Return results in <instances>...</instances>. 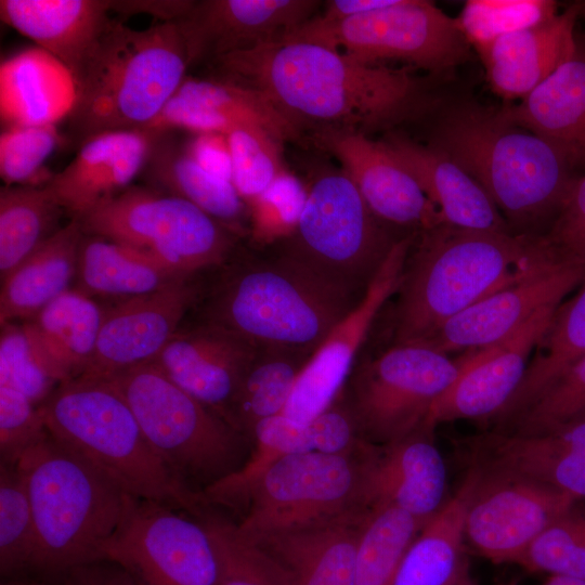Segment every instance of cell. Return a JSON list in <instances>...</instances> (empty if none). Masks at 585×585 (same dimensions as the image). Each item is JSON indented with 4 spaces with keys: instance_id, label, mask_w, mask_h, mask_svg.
I'll return each instance as SVG.
<instances>
[{
    "instance_id": "6da1fadb",
    "label": "cell",
    "mask_w": 585,
    "mask_h": 585,
    "mask_svg": "<svg viewBox=\"0 0 585 585\" xmlns=\"http://www.w3.org/2000/svg\"><path fill=\"white\" fill-rule=\"evenodd\" d=\"M217 77L262 92L301 131H365L418 117L428 100L407 68H389L317 43L277 40L213 60Z\"/></svg>"
},
{
    "instance_id": "7a4b0ae2",
    "label": "cell",
    "mask_w": 585,
    "mask_h": 585,
    "mask_svg": "<svg viewBox=\"0 0 585 585\" xmlns=\"http://www.w3.org/2000/svg\"><path fill=\"white\" fill-rule=\"evenodd\" d=\"M396 291L393 343H417L479 300L556 259L540 237L445 223L416 233Z\"/></svg>"
},
{
    "instance_id": "3957f363",
    "label": "cell",
    "mask_w": 585,
    "mask_h": 585,
    "mask_svg": "<svg viewBox=\"0 0 585 585\" xmlns=\"http://www.w3.org/2000/svg\"><path fill=\"white\" fill-rule=\"evenodd\" d=\"M429 145L480 184L519 236H543L576 179L573 165L550 142L477 105L447 113Z\"/></svg>"
},
{
    "instance_id": "277c9868",
    "label": "cell",
    "mask_w": 585,
    "mask_h": 585,
    "mask_svg": "<svg viewBox=\"0 0 585 585\" xmlns=\"http://www.w3.org/2000/svg\"><path fill=\"white\" fill-rule=\"evenodd\" d=\"M192 65L177 22L134 29L112 20L77 77L69 132L77 143L100 133L143 130L177 92Z\"/></svg>"
},
{
    "instance_id": "5b68a950",
    "label": "cell",
    "mask_w": 585,
    "mask_h": 585,
    "mask_svg": "<svg viewBox=\"0 0 585 585\" xmlns=\"http://www.w3.org/2000/svg\"><path fill=\"white\" fill-rule=\"evenodd\" d=\"M15 465L35 522L34 578L105 559L107 544L138 498L48 431Z\"/></svg>"
},
{
    "instance_id": "8992f818",
    "label": "cell",
    "mask_w": 585,
    "mask_h": 585,
    "mask_svg": "<svg viewBox=\"0 0 585 585\" xmlns=\"http://www.w3.org/2000/svg\"><path fill=\"white\" fill-rule=\"evenodd\" d=\"M48 433L128 494L196 516L198 493L180 482L144 437L129 404L107 379L77 376L39 405Z\"/></svg>"
},
{
    "instance_id": "52a82bcc",
    "label": "cell",
    "mask_w": 585,
    "mask_h": 585,
    "mask_svg": "<svg viewBox=\"0 0 585 585\" xmlns=\"http://www.w3.org/2000/svg\"><path fill=\"white\" fill-rule=\"evenodd\" d=\"M354 303L277 258L229 276L210 300L207 323L256 348L313 353Z\"/></svg>"
},
{
    "instance_id": "ba28073f",
    "label": "cell",
    "mask_w": 585,
    "mask_h": 585,
    "mask_svg": "<svg viewBox=\"0 0 585 585\" xmlns=\"http://www.w3.org/2000/svg\"><path fill=\"white\" fill-rule=\"evenodd\" d=\"M399 238L368 209L342 170L318 173L278 258L356 302Z\"/></svg>"
},
{
    "instance_id": "9c48e42d",
    "label": "cell",
    "mask_w": 585,
    "mask_h": 585,
    "mask_svg": "<svg viewBox=\"0 0 585 585\" xmlns=\"http://www.w3.org/2000/svg\"><path fill=\"white\" fill-rule=\"evenodd\" d=\"M107 380L129 404L155 453L192 491V483L202 485L203 491L244 464L246 437L154 362L125 369Z\"/></svg>"
},
{
    "instance_id": "30bf717a",
    "label": "cell",
    "mask_w": 585,
    "mask_h": 585,
    "mask_svg": "<svg viewBox=\"0 0 585 585\" xmlns=\"http://www.w3.org/2000/svg\"><path fill=\"white\" fill-rule=\"evenodd\" d=\"M76 220L83 234L142 251L184 277L223 263L238 238L192 203L150 185H130Z\"/></svg>"
},
{
    "instance_id": "8fae6325",
    "label": "cell",
    "mask_w": 585,
    "mask_h": 585,
    "mask_svg": "<svg viewBox=\"0 0 585 585\" xmlns=\"http://www.w3.org/2000/svg\"><path fill=\"white\" fill-rule=\"evenodd\" d=\"M466 362V353L453 360L422 343L393 344L364 362L350 375L346 400L361 439L382 445L424 429Z\"/></svg>"
},
{
    "instance_id": "7c38bea8",
    "label": "cell",
    "mask_w": 585,
    "mask_h": 585,
    "mask_svg": "<svg viewBox=\"0 0 585 585\" xmlns=\"http://www.w3.org/2000/svg\"><path fill=\"white\" fill-rule=\"evenodd\" d=\"M314 16L281 40L317 43L370 64L403 61L432 74L447 73L470 56L456 18L430 1L395 0L333 24Z\"/></svg>"
},
{
    "instance_id": "4fadbf2b",
    "label": "cell",
    "mask_w": 585,
    "mask_h": 585,
    "mask_svg": "<svg viewBox=\"0 0 585 585\" xmlns=\"http://www.w3.org/2000/svg\"><path fill=\"white\" fill-rule=\"evenodd\" d=\"M358 489L356 453L291 454L273 465L255 485L246 514L236 526L244 537L256 541L327 521L359 509Z\"/></svg>"
},
{
    "instance_id": "5bb4252c",
    "label": "cell",
    "mask_w": 585,
    "mask_h": 585,
    "mask_svg": "<svg viewBox=\"0 0 585 585\" xmlns=\"http://www.w3.org/2000/svg\"><path fill=\"white\" fill-rule=\"evenodd\" d=\"M105 559L142 585L217 584V558L203 523L153 500L133 502L105 548Z\"/></svg>"
},
{
    "instance_id": "9a60e30c",
    "label": "cell",
    "mask_w": 585,
    "mask_h": 585,
    "mask_svg": "<svg viewBox=\"0 0 585 585\" xmlns=\"http://www.w3.org/2000/svg\"><path fill=\"white\" fill-rule=\"evenodd\" d=\"M476 468L480 477L467 508L465 537L493 563H517L534 540L578 502L528 478Z\"/></svg>"
},
{
    "instance_id": "2e32d148",
    "label": "cell",
    "mask_w": 585,
    "mask_h": 585,
    "mask_svg": "<svg viewBox=\"0 0 585 585\" xmlns=\"http://www.w3.org/2000/svg\"><path fill=\"white\" fill-rule=\"evenodd\" d=\"M415 234L396 240L361 298L311 354L283 412L285 416L306 424L338 400L373 323L400 287Z\"/></svg>"
},
{
    "instance_id": "e0dca14e",
    "label": "cell",
    "mask_w": 585,
    "mask_h": 585,
    "mask_svg": "<svg viewBox=\"0 0 585 585\" xmlns=\"http://www.w3.org/2000/svg\"><path fill=\"white\" fill-rule=\"evenodd\" d=\"M585 278V266L554 259L452 317L421 342L440 352H478L498 346L540 310L562 303Z\"/></svg>"
},
{
    "instance_id": "ac0fdd59",
    "label": "cell",
    "mask_w": 585,
    "mask_h": 585,
    "mask_svg": "<svg viewBox=\"0 0 585 585\" xmlns=\"http://www.w3.org/2000/svg\"><path fill=\"white\" fill-rule=\"evenodd\" d=\"M311 142L338 160L368 209L385 225L420 232L443 223L438 208L385 142L335 127L313 130Z\"/></svg>"
},
{
    "instance_id": "d6986e66",
    "label": "cell",
    "mask_w": 585,
    "mask_h": 585,
    "mask_svg": "<svg viewBox=\"0 0 585 585\" xmlns=\"http://www.w3.org/2000/svg\"><path fill=\"white\" fill-rule=\"evenodd\" d=\"M432 433L424 428L388 444L362 442L356 452L359 509L395 507L427 522L442 507L446 466Z\"/></svg>"
},
{
    "instance_id": "ffe728a7",
    "label": "cell",
    "mask_w": 585,
    "mask_h": 585,
    "mask_svg": "<svg viewBox=\"0 0 585 585\" xmlns=\"http://www.w3.org/2000/svg\"><path fill=\"white\" fill-rule=\"evenodd\" d=\"M196 295L191 277H180L104 309L95 349L79 376L107 379L153 362L179 332Z\"/></svg>"
},
{
    "instance_id": "44dd1931",
    "label": "cell",
    "mask_w": 585,
    "mask_h": 585,
    "mask_svg": "<svg viewBox=\"0 0 585 585\" xmlns=\"http://www.w3.org/2000/svg\"><path fill=\"white\" fill-rule=\"evenodd\" d=\"M560 304L540 310L500 344L466 353L464 369L434 402L425 428L433 431L443 422L498 416L519 388L534 348Z\"/></svg>"
},
{
    "instance_id": "7402d4cb",
    "label": "cell",
    "mask_w": 585,
    "mask_h": 585,
    "mask_svg": "<svg viewBox=\"0 0 585 585\" xmlns=\"http://www.w3.org/2000/svg\"><path fill=\"white\" fill-rule=\"evenodd\" d=\"M320 5L316 0H204L177 23L194 64L281 40L316 15Z\"/></svg>"
},
{
    "instance_id": "603a6c76",
    "label": "cell",
    "mask_w": 585,
    "mask_h": 585,
    "mask_svg": "<svg viewBox=\"0 0 585 585\" xmlns=\"http://www.w3.org/2000/svg\"><path fill=\"white\" fill-rule=\"evenodd\" d=\"M246 125L262 128L283 143L300 141L303 134L262 92L220 77H185L162 110L143 130L226 134Z\"/></svg>"
},
{
    "instance_id": "cb8c5ba5",
    "label": "cell",
    "mask_w": 585,
    "mask_h": 585,
    "mask_svg": "<svg viewBox=\"0 0 585 585\" xmlns=\"http://www.w3.org/2000/svg\"><path fill=\"white\" fill-rule=\"evenodd\" d=\"M257 348L210 323L179 330L153 361L183 390L229 422V411Z\"/></svg>"
},
{
    "instance_id": "d4e9b609",
    "label": "cell",
    "mask_w": 585,
    "mask_h": 585,
    "mask_svg": "<svg viewBox=\"0 0 585 585\" xmlns=\"http://www.w3.org/2000/svg\"><path fill=\"white\" fill-rule=\"evenodd\" d=\"M583 4L540 25L504 35L477 50L492 90L523 99L576 52L574 26Z\"/></svg>"
},
{
    "instance_id": "484cf974",
    "label": "cell",
    "mask_w": 585,
    "mask_h": 585,
    "mask_svg": "<svg viewBox=\"0 0 585 585\" xmlns=\"http://www.w3.org/2000/svg\"><path fill=\"white\" fill-rule=\"evenodd\" d=\"M367 515L353 509L251 542L287 572L294 585H354L358 544Z\"/></svg>"
},
{
    "instance_id": "4316f807",
    "label": "cell",
    "mask_w": 585,
    "mask_h": 585,
    "mask_svg": "<svg viewBox=\"0 0 585 585\" xmlns=\"http://www.w3.org/2000/svg\"><path fill=\"white\" fill-rule=\"evenodd\" d=\"M112 0H1V21L61 61L75 79L105 30Z\"/></svg>"
},
{
    "instance_id": "83f0119b",
    "label": "cell",
    "mask_w": 585,
    "mask_h": 585,
    "mask_svg": "<svg viewBox=\"0 0 585 585\" xmlns=\"http://www.w3.org/2000/svg\"><path fill=\"white\" fill-rule=\"evenodd\" d=\"M384 142L438 208L443 223L514 234L485 191L448 156L395 134Z\"/></svg>"
},
{
    "instance_id": "f1b7e54d",
    "label": "cell",
    "mask_w": 585,
    "mask_h": 585,
    "mask_svg": "<svg viewBox=\"0 0 585 585\" xmlns=\"http://www.w3.org/2000/svg\"><path fill=\"white\" fill-rule=\"evenodd\" d=\"M470 465L528 478L585 498V451L564 446L550 432L517 434L497 430L464 441Z\"/></svg>"
},
{
    "instance_id": "f546056e",
    "label": "cell",
    "mask_w": 585,
    "mask_h": 585,
    "mask_svg": "<svg viewBox=\"0 0 585 585\" xmlns=\"http://www.w3.org/2000/svg\"><path fill=\"white\" fill-rule=\"evenodd\" d=\"M497 112L506 121L550 142L573 166L585 164V52L577 48L519 104Z\"/></svg>"
},
{
    "instance_id": "4dcf8cb0",
    "label": "cell",
    "mask_w": 585,
    "mask_h": 585,
    "mask_svg": "<svg viewBox=\"0 0 585 585\" xmlns=\"http://www.w3.org/2000/svg\"><path fill=\"white\" fill-rule=\"evenodd\" d=\"M76 95L70 70L39 47L1 63L0 112L8 127L56 125L69 116Z\"/></svg>"
},
{
    "instance_id": "1f68e13d",
    "label": "cell",
    "mask_w": 585,
    "mask_h": 585,
    "mask_svg": "<svg viewBox=\"0 0 585 585\" xmlns=\"http://www.w3.org/2000/svg\"><path fill=\"white\" fill-rule=\"evenodd\" d=\"M480 472L470 466L458 489L424 524L391 585H455L469 574L465 556L467 508Z\"/></svg>"
},
{
    "instance_id": "d6a6232c",
    "label": "cell",
    "mask_w": 585,
    "mask_h": 585,
    "mask_svg": "<svg viewBox=\"0 0 585 585\" xmlns=\"http://www.w3.org/2000/svg\"><path fill=\"white\" fill-rule=\"evenodd\" d=\"M82 236L79 221L70 219L1 280V325L32 318L70 289Z\"/></svg>"
},
{
    "instance_id": "836d02e7",
    "label": "cell",
    "mask_w": 585,
    "mask_h": 585,
    "mask_svg": "<svg viewBox=\"0 0 585 585\" xmlns=\"http://www.w3.org/2000/svg\"><path fill=\"white\" fill-rule=\"evenodd\" d=\"M154 133L143 169L150 186L192 203L238 237L247 234L248 207L232 182L204 169L188 154L184 143L169 138V132Z\"/></svg>"
},
{
    "instance_id": "e575fe53",
    "label": "cell",
    "mask_w": 585,
    "mask_h": 585,
    "mask_svg": "<svg viewBox=\"0 0 585 585\" xmlns=\"http://www.w3.org/2000/svg\"><path fill=\"white\" fill-rule=\"evenodd\" d=\"M104 309L75 288L57 297L22 325L58 384L79 376L89 363Z\"/></svg>"
},
{
    "instance_id": "d590c367",
    "label": "cell",
    "mask_w": 585,
    "mask_h": 585,
    "mask_svg": "<svg viewBox=\"0 0 585 585\" xmlns=\"http://www.w3.org/2000/svg\"><path fill=\"white\" fill-rule=\"evenodd\" d=\"M180 277L184 276L142 251L104 237L82 236L75 289L88 297L130 298Z\"/></svg>"
},
{
    "instance_id": "8d00e7d4",
    "label": "cell",
    "mask_w": 585,
    "mask_h": 585,
    "mask_svg": "<svg viewBox=\"0 0 585 585\" xmlns=\"http://www.w3.org/2000/svg\"><path fill=\"white\" fill-rule=\"evenodd\" d=\"M585 356V278L577 292L561 303L536 343L525 375L505 408L497 428L524 410L544 390Z\"/></svg>"
},
{
    "instance_id": "74e56055",
    "label": "cell",
    "mask_w": 585,
    "mask_h": 585,
    "mask_svg": "<svg viewBox=\"0 0 585 585\" xmlns=\"http://www.w3.org/2000/svg\"><path fill=\"white\" fill-rule=\"evenodd\" d=\"M311 354L289 348H257L230 406L229 422L251 437L260 421L283 414Z\"/></svg>"
},
{
    "instance_id": "f35d334b",
    "label": "cell",
    "mask_w": 585,
    "mask_h": 585,
    "mask_svg": "<svg viewBox=\"0 0 585 585\" xmlns=\"http://www.w3.org/2000/svg\"><path fill=\"white\" fill-rule=\"evenodd\" d=\"M250 438L253 447L248 459L198 493L203 505L246 506L251 490L273 465L288 455L313 451L309 424L284 414L260 421Z\"/></svg>"
},
{
    "instance_id": "ab89813d",
    "label": "cell",
    "mask_w": 585,
    "mask_h": 585,
    "mask_svg": "<svg viewBox=\"0 0 585 585\" xmlns=\"http://www.w3.org/2000/svg\"><path fill=\"white\" fill-rule=\"evenodd\" d=\"M65 213L46 185L0 190V276L4 278L57 230Z\"/></svg>"
},
{
    "instance_id": "60d3db41",
    "label": "cell",
    "mask_w": 585,
    "mask_h": 585,
    "mask_svg": "<svg viewBox=\"0 0 585 585\" xmlns=\"http://www.w3.org/2000/svg\"><path fill=\"white\" fill-rule=\"evenodd\" d=\"M141 132L119 130L94 135L79 145L76 156L63 170L52 176L47 185L70 219H79L105 198L113 161Z\"/></svg>"
},
{
    "instance_id": "b9f144b4",
    "label": "cell",
    "mask_w": 585,
    "mask_h": 585,
    "mask_svg": "<svg viewBox=\"0 0 585 585\" xmlns=\"http://www.w3.org/2000/svg\"><path fill=\"white\" fill-rule=\"evenodd\" d=\"M425 523L395 507L368 512L358 544L354 585H391Z\"/></svg>"
},
{
    "instance_id": "7bdbcfd3",
    "label": "cell",
    "mask_w": 585,
    "mask_h": 585,
    "mask_svg": "<svg viewBox=\"0 0 585 585\" xmlns=\"http://www.w3.org/2000/svg\"><path fill=\"white\" fill-rule=\"evenodd\" d=\"M195 517L207 530L214 549L216 585H294L275 560L238 532L236 523L205 508Z\"/></svg>"
},
{
    "instance_id": "ee69618b",
    "label": "cell",
    "mask_w": 585,
    "mask_h": 585,
    "mask_svg": "<svg viewBox=\"0 0 585 585\" xmlns=\"http://www.w3.org/2000/svg\"><path fill=\"white\" fill-rule=\"evenodd\" d=\"M36 530L25 481L16 465L0 463V573L2 581L31 575Z\"/></svg>"
},
{
    "instance_id": "f6af8a7d",
    "label": "cell",
    "mask_w": 585,
    "mask_h": 585,
    "mask_svg": "<svg viewBox=\"0 0 585 585\" xmlns=\"http://www.w3.org/2000/svg\"><path fill=\"white\" fill-rule=\"evenodd\" d=\"M232 162V183L250 205L286 169L283 142L257 126H239L226 133Z\"/></svg>"
},
{
    "instance_id": "bcb514c9",
    "label": "cell",
    "mask_w": 585,
    "mask_h": 585,
    "mask_svg": "<svg viewBox=\"0 0 585 585\" xmlns=\"http://www.w3.org/2000/svg\"><path fill=\"white\" fill-rule=\"evenodd\" d=\"M557 14V3L551 0H468L456 21L469 44L479 50Z\"/></svg>"
},
{
    "instance_id": "7dc6e473",
    "label": "cell",
    "mask_w": 585,
    "mask_h": 585,
    "mask_svg": "<svg viewBox=\"0 0 585 585\" xmlns=\"http://www.w3.org/2000/svg\"><path fill=\"white\" fill-rule=\"evenodd\" d=\"M517 564L530 572L585 581V509L575 505L548 525Z\"/></svg>"
},
{
    "instance_id": "c3c4849f",
    "label": "cell",
    "mask_w": 585,
    "mask_h": 585,
    "mask_svg": "<svg viewBox=\"0 0 585 585\" xmlns=\"http://www.w3.org/2000/svg\"><path fill=\"white\" fill-rule=\"evenodd\" d=\"M307 196L308 186L285 169L248 205L251 242L266 246L289 238L297 229Z\"/></svg>"
},
{
    "instance_id": "681fc988",
    "label": "cell",
    "mask_w": 585,
    "mask_h": 585,
    "mask_svg": "<svg viewBox=\"0 0 585 585\" xmlns=\"http://www.w3.org/2000/svg\"><path fill=\"white\" fill-rule=\"evenodd\" d=\"M585 414V356L524 410L496 430L517 434L548 431Z\"/></svg>"
},
{
    "instance_id": "f907efd6",
    "label": "cell",
    "mask_w": 585,
    "mask_h": 585,
    "mask_svg": "<svg viewBox=\"0 0 585 585\" xmlns=\"http://www.w3.org/2000/svg\"><path fill=\"white\" fill-rule=\"evenodd\" d=\"M62 142L56 125L10 126L0 135V176L4 185H46L43 165Z\"/></svg>"
},
{
    "instance_id": "816d5d0a",
    "label": "cell",
    "mask_w": 585,
    "mask_h": 585,
    "mask_svg": "<svg viewBox=\"0 0 585 585\" xmlns=\"http://www.w3.org/2000/svg\"><path fill=\"white\" fill-rule=\"evenodd\" d=\"M0 385L12 387L40 405L60 385L50 374L23 325H1Z\"/></svg>"
},
{
    "instance_id": "f5cc1de1",
    "label": "cell",
    "mask_w": 585,
    "mask_h": 585,
    "mask_svg": "<svg viewBox=\"0 0 585 585\" xmlns=\"http://www.w3.org/2000/svg\"><path fill=\"white\" fill-rule=\"evenodd\" d=\"M46 433L39 405L21 391L0 385L1 463L15 465Z\"/></svg>"
},
{
    "instance_id": "db71d44e",
    "label": "cell",
    "mask_w": 585,
    "mask_h": 585,
    "mask_svg": "<svg viewBox=\"0 0 585 585\" xmlns=\"http://www.w3.org/2000/svg\"><path fill=\"white\" fill-rule=\"evenodd\" d=\"M541 239L559 260L585 266V173L575 179L560 212Z\"/></svg>"
},
{
    "instance_id": "11a10c76",
    "label": "cell",
    "mask_w": 585,
    "mask_h": 585,
    "mask_svg": "<svg viewBox=\"0 0 585 585\" xmlns=\"http://www.w3.org/2000/svg\"><path fill=\"white\" fill-rule=\"evenodd\" d=\"M313 451L329 455H353L362 439L347 401L338 400L309 422Z\"/></svg>"
},
{
    "instance_id": "9f6ffc18",
    "label": "cell",
    "mask_w": 585,
    "mask_h": 585,
    "mask_svg": "<svg viewBox=\"0 0 585 585\" xmlns=\"http://www.w3.org/2000/svg\"><path fill=\"white\" fill-rule=\"evenodd\" d=\"M17 581L21 585H142L128 570L108 559L78 566L49 580Z\"/></svg>"
},
{
    "instance_id": "6f0895ef",
    "label": "cell",
    "mask_w": 585,
    "mask_h": 585,
    "mask_svg": "<svg viewBox=\"0 0 585 585\" xmlns=\"http://www.w3.org/2000/svg\"><path fill=\"white\" fill-rule=\"evenodd\" d=\"M184 145L188 154L204 169L232 182V162L226 134L218 132L193 133L184 142Z\"/></svg>"
},
{
    "instance_id": "680465c9",
    "label": "cell",
    "mask_w": 585,
    "mask_h": 585,
    "mask_svg": "<svg viewBox=\"0 0 585 585\" xmlns=\"http://www.w3.org/2000/svg\"><path fill=\"white\" fill-rule=\"evenodd\" d=\"M195 1L190 0H117L113 12L128 16L150 14L159 22H177L188 13Z\"/></svg>"
},
{
    "instance_id": "91938a15",
    "label": "cell",
    "mask_w": 585,
    "mask_h": 585,
    "mask_svg": "<svg viewBox=\"0 0 585 585\" xmlns=\"http://www.w3.org/2000/svg\"><path fill=\"white\" fill-rule=\"evenodd\" d=\"M395 0H330L325 4V10L316 14L314 18L323 24H333L379 10L392 4Z\"/></svg>"
},
{
    "instance_id": "94428289",
    "label": "cell",
    "mask_w": 585,
    "mask_h": 585,
    "mask_svg": "<svg viewBox=\"0 0 585 585\" xmlns=\"http://www.w3.org/2000/svg\"><path fill=\"white\" fill-rule=\"evenodd\" d=\"M543 585H585V581L562 575H550Z\"/></svg>"
},
{
    "instance_id": "6125c7cd",
    "label": "cell",
    "mask_w": 585,
    "mask_h": 585,
    "mask_svg": "<svg viewBox=\"0 0 585 585\" xmlns=\"http://www.w3.org/2000/svg\"><path fill=\"white\" fill-rule=\"evenodd\" d=\"M455 585H474L469 574L459 580Z\"/></svg>"
},
{
    "instance_id": "be15d7a7",
    "label": "cell",
    "mask_w": 585,
    "mask_h": 585,
    "mask_svg": "<svg viewBox=\"0 0 585 585\" xmlns=\"http://www.w3.org/2000/svg\"><path fill=\"white\" fill-rule=\"evenodd\" d=\"M504 585H517L516 583H508V584H504Z\"/></svg>"
},
{
    "instance_id": "e7e4bbea",
    "label": "cell",
    "mask_w": 585,
    "mask_h": 585,
    "mask_svg": "<svg viewBox=\"0 0 585 585\" xmlns=\"http://www.w3.org/2000/svg\"><path fill=\"white\" fill-rule=\"evenodd\" d=\"M583 12L585 13V4H583V8H582Z\"/></svg>"
},
{
    "instance_id": "03108f58",
    "label": "cell",
    "mask_w": 585,
    "mask_h": 585,
    "mask_svg": "<svg viewBox=\"0 0 585 585\" xmlns=\"http://www.w3.org/2000/svg\"><path fill=\"white\" fill-rule=\"evenodd\" d=\"M15 585H18V584H15Z\"/></svg>"
}]
</instances>
